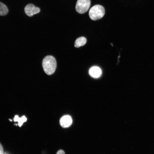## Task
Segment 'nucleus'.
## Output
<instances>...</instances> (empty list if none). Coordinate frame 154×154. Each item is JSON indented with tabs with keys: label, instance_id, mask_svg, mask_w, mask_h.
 <instances>
[{
	"label": "nucleus",
	"instance_id": "1",
	"mask_svg": "<svg viewBox=\"0 0 154 154\" xmlns=\"http://www.w3.org/2000/svg\"><path fill=\"white\" fill-rule=\"evenodd\" d=\"M42 64L44 72L47 75H51L54 72L56 63L53 56L50 55L46 56L43 60Z\"/></svg>",
	"mask_w": 154,
	"mask_h": 154
},
{
	"label": "nucleus",
	"instance_id": "2",
	"mask_svg": "<svg viewBox=\"0 0 154 154\" xmlns=\"http://www.w3.org/2000/svg\"><path fill=\"white\" fill-rule=\"evenodd\" d=\"M105 13L104 8L101 5H96L91 8L89 12V15L91 19L95 21L102 18Z\"/></svg>",
	"mask_w": 154,
	"mask_h": 154
},
{
	"label": "nucleus",
	"instance_id": "3",
	"mask_svg": "<svg viewBox=\"0 0 154 154\" xmlns=\"http://www.w3.org/2000/svg\"><path fill=\"white\" fill-rule=\"evenodd\" d=\"M90 5V0H78L75 7L76 11L80 14L85 13L89 9Z\"/></svg>",
	"mask_w": 154,
	"mask_h": 154
},
{
	"label": "nucleus",
	"instance_id": "4",
	"mask_svg": "<svg viewBox=\"0 0 154 154\" xmlns=\"http://www.w3.org/2000/svg\"><path fill=\"white\" fill-rule=\"evenodd\" d=\"M24 11L25 14L29 17H32L33 15L40 12V9L32 4H29L25 7Z\"/></svg>",
	"mask_w": 154,
	"mask_h": 154
},
{
	"label": "nucleus",
	"instance_id": "5",
	"mask_svg": "<svg viewBox=\"0 0 154 154\" xmlns=\"http://www.w3.org/2000/svg\"><path fill=\"white\" fill-rule=\"evenodd\" d=\"M72 121V119L70 116L66 115L62 117L60 119V123L62 127L66 128L71 125Z\"/></svg>",
	"mask_w": 154,
	"mask_h": 154
},
{
	"label": "nucleus",
	"instance_id": "6",
	"mask_svg": "<svg viewBox=\"0 0 154 154\" xmlns=\"http://www.w3.org/2000/svg\"><path fill=\"white\" fill-rule=\"evenodd\" d=\"M89 73L92 77L97 78L100 76L102 74V71L99 67L94 66L90 68L89 71Z\"/></svg>",
	"mask_w": 154,
	"mask_h": 154
},
{
	"label": "nucleus",
	"instance_id": "7",
	"mask_svg": "<svg viewBox=\"0 0 154 154\" xmlns=\"http://www.w3.org/2000/svg\"><path fill=\"white\" fill-rule=\"evenodd\" d=\"M86 39L84 37H80L76 40L74 43V46L76 48L84 46L86 43Z\"/></svg>",
	"mask_w": 154,
	"mask_h": 154
},
{
	"label": "nucleus",
	"instance_id": "8",
	"mask_svg": "<svg viewBox=\"0 0 154 154\" xmlns=\"http://www.w3.org/2000/svg\"><path fill=\"white\" fill-rule=\"evenodd\" d=\"M13 120L15 122L17 121L18 125L19 127H21L23 123L27 121V119L25 116L19 117L18 116L16 115L15 116Z\"/></svg>",
	"mask_w": 154,
	"mask_h": 154
},
{
	"label": "nucleus",
	"instance_id": "9",
	"mask_svg": "<svg viewBox=\"0 0 154 154\" xmlns=\"http://www.w3.org/2000/svg\"><path fill=\"white\" fill-rule=\"evenodd\" d=\"M8 12V9L6 5L0 2V15L4 16Z\"/></svg>",
	"mask_w": 154,
	"mask_h": 154
},
{
	"label": "nucleus",
	"instance_id": "10",
	"mask_svg": "<svg viewBox=\"0 0 154 154\" xmlns=\"http://www.w3.org/2000/svg\"><path fill=\"white\" fill-rule=\"evenodd\" d=\"M56 154H65V153L63 150L60 149L58 151Z\"/></svg>",
	"mask_w": 154,
	"mask_h": 154
},
{
	"label": "nucleus",
	"instance_id": "11",
	"mask_svg": "<svg viewBox=\"0 0 154 154\" xmlns=\"http://www.w3.org/2000/svg\"><path fill=\"white\" fill-rule=\"evenodd\" d=\"M4 153L3 147L0 143V154H3Z\"/></svg>",
	"mask_w": 154,
	"mask_h": 154
},
{
	"label": "nucleus",
	"instance_id": "12",
	"mask_svg": "<svg viewBox=\"0 0 154 154\" xmlns=\"http://www.w3.org/2000/svg\"><path fill=\"white\" fill-rule=\"evenodd\" d=\"M3 154H8L6 152H4Z\"/></svg>",
	"mask_w": 154,
	"mask_h": 154
}]
</instances>
